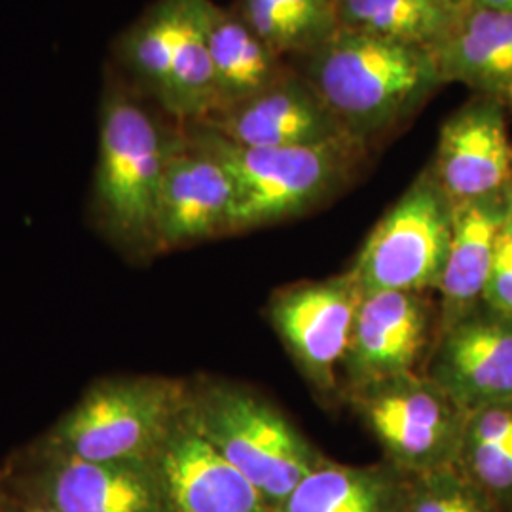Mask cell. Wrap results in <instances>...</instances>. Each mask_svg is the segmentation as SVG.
I'll return each instance as SVG.
<instances>
[{
    "label": "cell",
    "mask_w": 512,
    "mask_h": 512,
    "mask_svg": "<svg viewBox=\"0 0 512 512\" xmlns=\"http://www.w3.org/2000/svg\"><path fill=\"white\" fill-rule=\"evenodd\" d=\"M482 302L512 319V188L507 192V213L495 241L494 264Z\"/></svg>",
    "instance_id": "d4e9b609"
},
{
    "label": "cell",
    "mask_w": 512,
    "mask_h": 512,
    "mask_svg": "<svg viewBox=\"0 0 512 512\" xmlns=\"http://www.w3.org/2000/svg\"><path fill=\"white\" fill-rule=\"evenodd\" d=\"M323 2H325V4H327V6H329L330 0H323Z\"/></svg>",
    "instance_id": "1f68e13d"
},
{
    "label": "cell",
    "mask_w": 512,
    "mask_h": 512,
    "mask_svg": "<svg viewBox=\"0 0 512 512\" xmlns=\"http://www.w3.org/2000/svg\"><path fill=\"white\" fill-rule=\"evenodd\" d=\"M171 143L124 93L103 103L95 207L107 234L133 251L156 247L158 198Z\"/></svg>",
    "instance_id": "5b68a950"
},
{
    "label": "cell",
    "mask_w": 512,
    "mask_h": 512,
    "mask_svg": "<svg viewBox=\"0 0 512 512\" xmlns=\"http://www.w3.org/2000/svg\"><path fill=\"white\" fill-rule=\"evenodd\" d=\"M315 93L349 135L401 118L440 82L431 48L336 29L311 65Z\"/></svg>",
    "instance_id": "6da1fadb"
},
{
    "label": "cell",
    "mask_w": 512,
    "mask_h": 512,
    "mask_svg": "<svg viewBox=\"0 0 512 512\" xmlns=\"http://www.w3.org/2000/svg\"><path fill=\"white\" fill-rule=\"evenodd\" d=\"M234 184L230 232L291 219L323 202L348 175L357 137L321 145L241 147L209 131L198 137Z\"/></svg>",
    "instance_id": "277c9868"
},
{
    "label": "cell",
    "mask_w": 512,
    "mask_h": 512,
    "mask_svg": "<svg viewBox=\"0 0 512 512\" xmlns=\"http://www.w3.org/2000/svg\"><path fill=\"white\" fill-rule=\"evenodd\" d=\"M279 10L294 19L302 29L313 33L329 18V6L323 0H272Z\"/></svg>",
    "instance_id": "4316f807"
},
{
    "label": "cell",
    "mask_w": 512,
    "mask_h": 512,
    "mask_svg": "<svg viewBox=\"0 0 512 512\" xmlns=\"http://www.w3.org/2000/svg\"><path fill=\"white\" fill-rule=\"evenodd\" d=\"M440 78L482 88L512 84V12L478 6L456 16L433 48Z\"/></svg>",
    "instance_id": "ac0fdd59"
},
{
    "label": "cell",
    "mask_w": 512,
    "mask_h": 512,
    "mask_svg": "<svg viewBox=\"0 0 512 512\" xmlns=\"http://www.w3.org/2000/svg\"><path fill=\"white\" fill-rule=\"evenodd\" d=\"M207 40L217 78L219 110L272 84V50L243 21L226 16L211 2H207Z\"/></svg>",
    "instance_id": "ffe728a7"
},
{
    "label": "cell",
    "mask_w": 512,
    "mask_h": 512,
    "mask_svg": "<svg viewBox=\"0 0 512 512\" xmlns=\"http://www.w3.org/2000/svg\"><path fill=\"white\" fill-rule=\"evenodd\" d=\"M188 382L116 376L88 387L42 437L48 448L101 463H150L183 416Z\"/></svg>",
    "instance_id": "3957f363"
},
{
    "label": "cell",
    "mask_w": 512,
    "mask_h": 512,
    "mask_svg": "<svg viewBox=\"0 0 512 512\" xmlns=\"http://www.w3.org/2000/svg\"><path fill=\"white\" fill-rule=\"evenodd\" d=\"M205 124L226 141L251 148L306 147L349 137L315 90L296 84H270L215 112Z\"/></svg>",
    "instance_id": "5bb4252c"
},
{
    "label": "cell",
    "mask_w": 512,
    "mask_h": 512,
    "mask_svg": "<svg viewBox=\"0 0 512 512\" xmlns=\"http://www.w3.org/2000/svg\"><path fill=\"white\" fill-rule=\"evenodd\" d=\"M454 202L431 169L372 228L349 274L363 294L437 291L452 239Z\"/></svg>",
    "instance_id": "52a82bcc"
},
{
    "label": "cell",
    "mask_w": 512,
    "mask_h": 512,
    "mask_svg": "<svg viewBox=\"0 0 512 512\" xmlns=\"http://www.w3.org/2000/svg\"><path fill=\"white\" fill-rule=\"evenodd\" d=\"M509 93H511V99H512V84L509 86Z\"/></svg>",
    "instance_id": "4dcf8cb0"
},
{
    "label": "cell",
    "mask_w": 512,
    "mask_h": 512,
    "mask_svg": "<svg viewBox=\"0 0 512 512\" xmlns=\"http://www.w3.org/2000/svg\"><path fill=\"white\" fill-rule=\"evenodd\" d=\"M38 501L55 512H162L150 463L74 458L38 440L27 452Z\"/></svg>",
    "instance_id": "8fae6325"
},
{
    "label": "cell",
    "mask_w": 512,
    "mask_h": 512,
    "mask_svg": "<svg viewBox=\"0 0 512 512\" xmlns=\"http://www.w3.org/2000/svg\"><path fill=\"white\" fill-rule=\"evenodd\" d=\"M150 465L162 512H275L255 484L203 437L186 408Z\"/></svg>",
    "instance_id": "9c48e42d"
},
{
    "label": "cell",
    "mask_w": 512,
    "mask_h": 512,
    "mask_svg": "<svg viewBox=\"0 0 512 512\" xmlns=\"http://www.w3.org/2000/svg\"><path fill=\"white\" fill-rule=\"evenodd\" d=\"M425 376L467 412L511 401V317L480 302L440 327Z\"/></svg>",
    "instance_id": "30bf717a"
},
{
    "label": "cell",
    "mask_w": 512,
    "mask_h": 512,
    "mask_svg": "<svg viewBox=\"0 0 512 512\" xmlns=\"http://www.w3.org/2000/svg\"><path fill=\"white\" fill-rule=\"evenodd\" d=\"M456 467L499 512H512V399L469 412Z\"/></svg>",
    "instance_id": "44dd1931"
},
{
    "label": "cell",
    "mask_w": 512,
    "mask_h": 512,
    "mask_svg": "<svg viewBox=\"0 0 512 512\" xmlns=\"http://www.w3.org/2000/svg\"><path fill=\"white\" fill-rule=\"evenodd\" d=\"M349 397L397 469L421 476L458 465L469 412L425 374L406 372Z\"/></svg>",
    "instance_id": "8992f818"
},
{
    "label": "cell",
    "mask_w": 512,
    "mask_h": 512,
    "mask_svg": "<svg viewBox=\"0 0 512 512\" xmlns=\"http://www.w3.org/2000/svg\"><path fill=\"white\" fill-rule=\"evenodd\" d=\"M478 6L492 8V10H503V12H512V0H478Z\"/></svg>",
    "instance_id": "f546056e"
},
{
    "label": "cell",
    "mask_w": 512,
    "mask_h": 512,
    "mask_svg": "<svg viewBox=\"0 0 512 512\" xmlns=\"http://www.w3.org/2000/svg\"><path fill=\"white\" fill-rule=\"evenodd\" d=\"M6 505L0 507V512H55L44 505H37V503H18V501H4Z\"/></svg>",
    "instance_id": "83f0119b"
},
{
    "label": "cell",
    "mask_w": 512,
    "mask_h": 512,
    "mask_svg": "<svg viewBox=\"0 0 512 512\" xmlns=\"http://www.w3.org/2000/svg\"><path fill=\"white\" fill-rule=\"evenodd\" d=\"M412 478L391 463L351 467L325 459L275 512H406Z\"/></svg>",
    "instance_id": "e0dca14e"
},
{
    "label": "cell",
    "mask_w": 512,
    "mask_h": 512,
    "mask_svg": "<svg viewBox=\"0 0 512 512\" xmlns=\"http://www.w3.org/2000/svg\"><path fill=\"white\" fill-rule=\"evenodd\" d=\"M427 2H431V4L439 6L442 10H446V12L454 14V16H458L459 8L463 6V2H465V0H427Z\"/></svg>",
    "instance_id": "f1b7e54d"
},
{
    "label": "cell",
    "mask_w": 512,
    "mask_h": 512,
    "mask_svg": "<svg viewBox=\"0 0 512 512\" xmlns=\"http://www.w3.org/2000/svg\"><path fill=\"white\" fill-rule=\"evenodd\" d=\"M329 12L342 31L431 50L456 18L427 0H330Z\"/></svg>",
    "instance_id": "7402d4cb"
},
{
    "label": "cell",
    "mask_w": 512,
    "mask_h": 512,
    "mask_svg": "<svg viewBox=\"0 0 512 512\" xmlns=\"http://www.w3.org/2000/svg\"><path fill=\"white\" fill-rule=\"evenodd\" d=\"M179 16L181 0H164L131 31L126 40L129 65L162 99L169 90Z\"/></svg>",
    "instance_id": "603a6c76"
},
{
    "label": "cell",
    "mask_w": 512,
    "mask_h": 512,
    "mask_svg": "<svg viewBox=\"0 0 512 512\" xmlns=\"http://www.w3.org/2000/svg\"><path fill=\"white\" fill-rule=\"evenodd\" d=\"M186 414L274 511L327 459L274 404L238 384H188Z\"/></svg>",
    "instance_id": "7a4b0ae2"
},
{
    "label": "cell",
    "mask_w": 512,
    "mask_h": 512,
    "mask_svg": "<svg viewBox=\"0 0 512 512\" xmlns=\"http://www.w3.org/2000/svg\"><path fill=\"white\" fill-rule=\"evenodd\" d=\"M245 25L270 50L272 48H289L310 35L294 19L289 18L283 10H279L272 0H247Z\"/></svg>",
    "instance_id": "484cf974"
},
{
    "label": "cell",
    "mask_w": 512,
    "mask_h": 512,
    "mask_svg": "<svg viewBox=\"0 0 512 512\" xmlns=\"http://www.w3.org/2000/svg\"><path fill=\"white\" fill-rule=\"evenodd\" d=\"M431 173L454 203L505 192L512 181V147L499 109L482 103L448 120Z\"/></svg>",
    "instance_id": "9a60e30c"
},
{
    "label": "cell",
    "mask_w": 512,
    "mask_h": 512,
    "mask_svg": "<svg viewBox=\"0 0 512 512\" xmlns=\"http://www.w3.org/2000/svg\"><path fill=\"white\" fill-rule=\"evenodd\" d=\"M431 329L423 294L380 291L363 294L342 363L349 391L416 372Z\"/></svg>",
    "instance_id": "4fadbf2b"
},
{
    "label": "cell",
    "mask_w": 512,
    "mask_h": 512,
    "mask_svg": "<svg viewBox=\"0 0 512 512\" xmlns=\"http://www.w3.org/2000/svg\"><path fill=\"white\" fill-rule=\"evenodd\" d=\"M406 512H499V509L458 467H450L412 478Z\"/></svg>",
    "instance_id": "cb8c5ba5"
},
{
    "label": "cell",
    "mask_w": 512,
    "mask_h": 512,
    "mask_svg": "<svg viewBox=\"0 0 512 512\" xmlns=\"http://www.w3.org/2000/svg\"><path fill=\"white\" fill-rule=\"evenodd\" d=\"M207 2L181 0L179 33L164 103L183 120L203 122L219 110L217 78L207 40Z\"/></svg>",
    "instance_id": "d6986e66"
},
{
    "label": "cell",
    "mask_w": 512,
    "mask_h": 512,
    "mask_svg": "<svg viewBox=\"0 0 512 512\" xmlns=\"http://www.w3.org/2000/svg\"><path fill=\"white\" fill-rule=\"evenodd\" d=\"M361 298L353 275L346 272L281 289L270 302L274 329L317 391L336 387Z\"/></svg>",
    "instance_id": "ba28073f"
},
{
    "label": "cell",
    "mask_w": 512,
    "mask_h": 512,
    "mask_svg": "<svg viewBox=\"0 0 512 512\" xmlns=\"http://www.w3.org/2000/svg\"><path fill=\"white\" fill-rule=\"evenodd\" d=\"M507 192L454 203L452 239L440 279V327L473 310L484 298L494 264L495 241L507 213Z\"/></svg>",
    "instance_id": "2e32d148"
},
{
    "label": "cell",
    "mask_w": 512,
    "mask_h": 512,
    "mask_svg": "<svg viewBox=\"0 0 512 512\" xmlns=\"http://www.w3.org/2000/svg\"><path fill=\"white\" fill-rule=\"evenodd\" d=\"M234 184L219 158L203 147L171 143L158 198L156 247L175 249L230 232Z\"/></svg>",
    "instance_id": "7c38bea8"
}]
</instances>
